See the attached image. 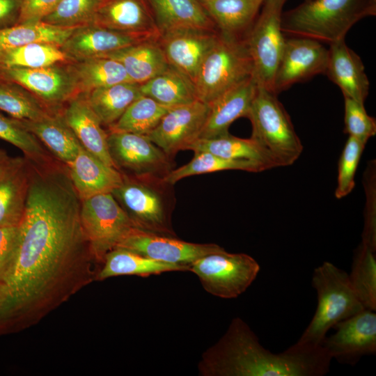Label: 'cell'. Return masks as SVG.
<instances>
[{"mask_svg":"<svg viewBox=\"0 0 376 376\" xmlns=\"http://www.w3.org/2000/svg\"><path fill=\"white\" fill-rule=\"evenodd\" d=\"M365 174L367 203L361 244L376 251L375 161L370 162Z\"/></svg>","mask_w":376,"mask_h":376,"instance_id":"cell-44","label":"cell"},{"mask_svg":"<svg viewBox=\"0 0 376 376\" xmlns=\"http://www.w3.org/2000/svg\"><path fill=\"white\" fill-rule=\"evenodd\" d=\"M30 168L25 157L0 180V227L19 226L26 210Z\"/></svg>","mask_w":376,"mask_h":376,"instance_id":"cell-28","label":"cell"},{"mask_svg":"<svg viewBox=\"0 0 376 376\" xmlns=\"http://www.w3.org/2000/svg\"><path fill=\"white\" fill-rule=\"evenodd\" d=\"M140 90L142 95L169 107L198 100L194 83L171 65L163 72L140 84Z\"/></svg>","mask_w":376,"mask_h":376,"instance_id":"cell-32","label":"cell"},{"mask_svg":"<svg viewBox=\"0 0 376 376\" xmlns=\"http://www.w3.org/2000/svg\"><path fill=\"white\" fill-rule=\"evenodd\" d=\"M70 70L75 78L78 90L87 93L119 83L132 82L122 64L107 57L79 61Z\"/></svg>","mask_w":376,"mask_h":376,"instance_id":"cell-34","label":"cell"},{"mask_svg":"<svg viewBox=\"0 0 376 376\" xmlns=\"http://www.w3.org/2000/svg\"><path fill=\"white\" fill-rule=\"evenodd\" d=\"M19 157H12L0 148V180L15 166Z\"/></svg>","mask_w":376,"mask_h":376,"instance_id":"cell-48","label":"cell"},{"mask_svg":"<svg viewBox=\"0 0 376 376\" xmlns=\"http://www.w3.org/2000/svg\"><path fill=\"white\" fill-rule=\"evenodd\" d=\"M21 0H0V29L17 23Z\"/></svg>","mask_w":376,"mask_h":376,"instance_id":"cell-47","label":"cell"},{"mask_svg":"<svg viewBox=\"0 0 376 376\" xmlns=\"http://www.w3.org/2000/svg\"><path fill=\"white\" fill-rule=\"evenodd\" d=\"M304 1H307V0H304Z\"/></svg>","mask_w":376,"mask_h":376,"instance_id":"cell-51","label":"cell"},{"mask_svg":"<svg viewBox=\"0 0 376 376\" xmlns=\"http://www.w3.org/2000/svg\"><path fill=\"white\" fill-rule=\"evenodd\" d=\"M23 123L58 161L67 165L77 157L81 144L63 114L51 113L39 120H23Z\"/></svg>","mask_w":376,"mask_h":376,"instance_id":"cell-29","label":"cell"},{"mask_svg":"<svg viewBox=\"0 0 376 376\" xmlns=\"http://www.w3.org/2000/svg\"><path fill=\"white\" fill-rule=\"evenodd\" d=\"M198 1H201V0H198Z\"/></svg>","mask_w":376,"mask_h":376,"instance_id":"cell-50","label":"cell"},{"mask_svg":"<svg viewBox=\"0 0 376 376\" xmlns=\"http://www.w3.org/2000/svg\"><path fill=\"white\" fill-rule=\"evenodd\" d=\"M148 39L157 38L120 32L90 24L77 27L61 46V49L69 58L81 61L102 56Z\"/></svg>","mask_w":376,"mask_h":376,"instance_id":"cell-19","label":"cell"},{"mask_svg":"<svg viewBox=\"0 0 376 376\" xmlns=\"http://www.w3.org/2000/svg\"><path fill=\"white\" fill-rule=\"evenodd\" d=\"M102 57L120 63L130 80L139 85L163 72L170 66L157 39L145 40Z\"/></svg>","mask_w":376,"mask_h":376,"instance_id":"cell-24","label":"cell"},{"mask_svg":"<svg viewBox=\"0 0 376 376\" xmlns=\"http://www.w3.org/2000/svg\"><path fill=\"white\" fill-rule=\"evenodd\" d=\"M225 170L263 171L258 164L251 162L226 159L208 152H194V156L189 162L171 170L162 180L171 185L187 177Z\"/></svg>","mask_w":376,"mask_h":376,"instance_id":"cell-37","label":"cell"},{"mask_svg":"<svg viewBox=\"0 0 376 376\" xmlns=\"http://www.w3.org/2000/svg\"><path fill=\"white\" fill-rule=\"evenodd\" d=\"M345 98V133L366 143L376 134V120L370 116L363 103Z\"/></svg>","mask_w":376,"mask_h":376,"instance_id":"cell-43","label":"cell"},{"mask_svg":"<svg viewBox=\"0 0 376 376\" xmlns=\"http://www.w3.org/2000/svg\"><path fill=\"white\" fill-rule=\"evenodd\" d=\"M0 110L22 120H37L51 113L36 96L8 81H0Z\"/></svg>","mask_w":376,"mask_h":376,"instance_id":"cell-39","label":"cell"},{"mask_svg":"<svg viewBox=\"0 0 376 376\" xmlns=\"http://www.w3.org/2000/svg\"><path fill=\"white\" fill-rule=\"evenodd\" d=\"M6 81V80H4V79L2 78L1 75V73H0V81Z\"/></svg>","mask_w":376,"mask_h":376,"instance_id":"cell-49","label":"cell"},{"mask_svg":"<svg viewBox=\"0 0 376 376\" xmlns=\"http://www.w3.org/2000/svg\"><path fill=\"white\" fill-rule=\"evenodd\" d=\"M61 0H21L16 24L40 22Z\"/></svg>","mask_w":376,"mask_h":376,"instance_id":"cell-46","label":"cell"},{"mask_svg":"<svg viewBox=\"0 0 376 376\" xmlns=\"http://www.w3.org/2000/svg\"><path fill=\"white\" fill-rule=\"evenodd\" d=\"M141 95L139 84L123 82L92 90L86 97L101 123L109 127Z\"/></svg>","mask_w":376,"mask_h":376,"instance_id":"cell-31","label":"cell"},{"mask_svg":"<svg viewBox=\"0 0 376 376\" xmlns=\"http://www.w3.org/2000/svg\"><path fill=\"white\" fill-rule=\"evenodd\" d=\"M108 146L114 166L120 171L163 178L171 170L169 157L146 135L110 132Z\"/></svg>","mask_w":376,"mask_h":376,"instance_id":"cell-11","label":"cell"},{"mask_svg":"<svg viewBox=\"0 0 376 376\" xmlns=\"http://www.w3.org/2000/svg\"><path fill=\"white\" fill-rule=\"evenodd\" d=\"M117 247L157 260L189 266L196 259L223 248L216 244L192 243L173 236L138 228H135Z\"/></svg>","mask_w":376,"mask_h":376,"instance_id":"cell-16","label":"cell"},{"mask_svg":"<svg viewBox=\"0 0 376 376\" xmlns=\"http://www.w3.org/2000/svg\"><path fill=\"white\" fill-rule=\"evenodd\" d=\"M376 14V0H307L282 13L284 35L331 45L359 20Z\"/></svg>","mask_w":376,"mask_h":376,"instance_id":"cell-3","label":"cell"},{"mask_svg":"<svg viewBox=\"0 0 376 376\" xmlns=\"http://www.w3.org/2000/svg\"><path fill=\"white\" fill-rule=\"evenodd\" d=\"M215 30L182 28L161 33L157 39L169 64L194 83L204 59L219 38Z\"/></svg>","mask_w":376,"mask_h":376,"instance_id":"cell-15","label":"cell"},{"mask_svg":"<svg viewBox=\"0 0 376 376\" xmlns=\"http://www.w3.org/2000/svg\"><path fill=\"white\" fill-rule=\"evenodd\" d=\"M286 1L265 0L261 11L244 38L253 63V78L258 87L272 92L285 40L281 25Z\"/></svg>","mask_w":376,"mask_h":376,"instance_id":"cell-7","label":"cell"},{"mask_svg":"<svg viewBox=\"0 0 376 376\" xmlns=\"http://www.w3.org/2000/svg\"><path fill=\"white\" fill-rule=\"evenodd\" d=\"M123 175V183L113 191L112 194L136 228L175 236L165 198L160 189L155 186V181L160 178Z\"/></svg>","mask_w":376,"mask_h":376,"instance_id":"cell-10","label":"cell"},{"mask_svg":"<svg viewBox=\"0 0 376 376\" xmlns=\"http://www.w3.org/2000/svg\"><path fill=\"white\" fill-rule=\"evenodd\" d=\"M276 95L258 87L246 117L252 125L251 137L271 155L277 166H286L299 157L303 146Z\"/></svg>","mask_w":376,"mask_h":376,"instance_id":"cell-5","label":"cell"},{"mask_svg":"<svg viewBox=\"0 0 376 376\" xmlns=\"http://www.w3.org/2000/svg\"><path fill=\"white\" fill-rule=\"evenodd\" d=\"M258 86L253 77L228 90L209 104V113L200 138H213L228 133L237 118L246 117Z\"/></svg>","mask_w":376,"mask_h":376,"instance_id":"cell-22","label":"cell"},{"mask_svg":"<svg viewBox=\"0 0 376 376\" xmlns=\"http://www.w3.org/2000/svg\"><path fill=\"white\" fill-rule=\"evenodd\" d=\"M363 309L334 326L336 332L321 346L331 359L354 365L363 356L376 353V313Z\"/></svg>","mask_w":376,"mask_h":376,"instance_id":"cell-13","label":"cell"},{"mask_svg":"<svg viewBox=\"0 0 376 376\" xmlns=\"http://www.w3.org/2000/svg\"><path fill=\"white\" fill-rule=\"evenodd\" d=\"M77 28L56 26L42 21L15 24L0 29V52L36 42L61 47Z\"/></svg>","mask_w":376,"mask_h":376,"instance_id":"cell-33","label":"cell"},{"mask_svg":"<svg viewBox=\"0 0 376 376\" xmlns=\"http://www.w3.org/2000/svg\"><path fill=\"white\" fill-rule=\"evenodd\" d=\"M350 283L365 308L376 311V257L375 251L361 244L356 250Z\"/></svg>","mask_w":376,"mask_h":376,"instance_id":"cell-38","label":"cell"},{"mask_svg":"<svg viewBox=\"0 0 376 376\" xmlns=\"http://www.w3.org/2000/svg\"><path fill=\"white\" fill-rule=\"evenodd\" d=\"M331 361L322 346H290L272 353L243 320L235 318L222 337L203 352L198 370L201 376H322L329 371Z\"/></svg>","mask_w":376,"mask_h":376,"instance_id":"cell-2","label":"cell"},{"mask_svg":"<svg viewBox=\"0 0 376 376\" xmlns=\"http://www.w3.org/2000/svg\"><path fill=\"white\" fill-rule=\"evenodd\" d=\"M366 143L349 136L338 162L337 187L335 196H347L355 185L356 171Z\"/></svg>","mask_w":376,"mask_h":376,"instance_id":"cell-42","label":"cell"},{"mask_svg":"<svg viewBox=\"0 0 376 376\" xmlns=\"http://www.w3.org/2000/svg\"><path fill=\"white\" fill-rule=\"evenodd\" d=\"M69 58L54 44L36 42L0 52V70L38 68L65 61Z\"/></svg>","mask_w":376,"mask_h":376,"instance_id":"cell-36","label":"cell"},{"mask_svg":"<svg viewBox=\"0 0 376 376\" xmlns=\"http://www.w3.org/2000/svg\"><path fill=\"white\" fill-rule=\"evenodd\" d=\"M327 59L328 49L322 43L305 38H285L273 92L277 95L295 84L325 74Z\"/></svg>","mask_w":376,"mask_h":376,"instance_id":"cell-14","label":"cell"},{"mask_svg":"<svg viewBox=\"0 0 376 376\" xmlns=\"http://www.w3.org/2000/svg\"><path fill=\"white\" fill-rule=\"evenodd\" d=\"M341 90L344 97L364 103L369 92V81L358 54L345 40L329 45L325 74Z\"/></svg>","mask_w":376,"mask_h":376,"instance_id":"cell-20","label":"cell"},{"mask_svg":"<svg viewBox=\"0 0 376 376\" xmlns=\"http://www.w3.org/2000/svg\"><path fill=\"white\" fill-rule=\"evenodd\" d=\"M210 106L200 100L171 108L158 125L146 135L169 157L200 138Z\"/></svg>","mask_w":376,"mask_h":376,"instance_id":"cell-12","label":"cell"},{"mask_svg":"<svg viewBox=\"0 0 376 376\" xmlns=\"http://www.w3.org/2000/svg\"><path fill=\"white\" fill-rule=\"evenodd\" d=\"M172 107L143 95L130 105L116 122L109 126L110 132L147 135Z\"/></svg>","mask_w":376,"mask_h":376,"instance_id":"cell-35","label":"cell"},{"mask_svg":"<svg viewBox=\"0 0 376 376\" xmlns=\"http://www.w3.org/2000/svg\"><path fill=\"white\" fill-rule=\"evenodd\" d=\"M260 265L251 256L227 252L224 248L203 256L189 265L208 293L223 299L236 298L251 285Z\"/></svg>","mask_w":376,"mask_h":376,"instance_id":"cell-9","label":"cell"},{"mask_svg":"<svg viewBox=\"0 0 376 376\" xmlns=\"http://www.w3.org/2000/svg\"><path fill=\"white\" fill-rule=\"evenodd\" d=\"M101 0H61L42 22L60 27L93 24Z\"/></svg>","mask_w":376,"mask_h":376,"instance_id":"cell-41","label":"cell"},{"mask_svg":"<svg viewBox=\"0 0 376 376\" xmlns=\"http://www.w3.org/2000/svg\"><path fill=\"white\" fill-rule=\"evenodd\" d=\"M103 263L96 275L98 280L123 275L149 276L169 272H185L189 267L157 260L120 247L108 252Z\"/></svg>","mask_w":376,"mask_h":376,"instance_id":"cell-30","label":"cell"},{"mask_svg":"<svg viewBox=\"0 0 376 376\" xmlns=\"http://www.w3.org/2000/svg\"><path fill=\"white\" fill-rule=\"evenodd\" d=\"M253 63L244 39L219 33L198 72L194 82L197 99L210 104L228 90L253 77Z\"/></svg>","mask_w":376,"mask_h":376,"instance_id":"cell-6","label":"cell"},{"mask_svg":"<svg viewBox=\"0 0 376 376\" xmlns=\"http://www.w3.org/2000/svg\"><path fill=\"white\" fill-rule=\"evenodd\" d=\"M29 162L18 247L0 281V326L37 318L64 301L91 279L95 260L81 223V200L67 166L58 160Z\"/></svg>","mask_w":376,"mask_h":376,"instance_id":"cell-1","label":"cell"},{"mask_svg":"<svg viewBox=\"0 0 376 376\" xmlns=\"http://www.w3.org/2000/svg\"><path fill=\"white\" fill-rule=\"evenodd\" d=\"M265 0L199 1L219 33L244 39Z\"/></svg>","mask_w":376,"mask_h":376,"instance_id":"cell-25","label":"cell"},{"mask_svg":"<svg viewBox=\"0 0 376 376\" xmlns=\"http://www.w3.org/2000/svg\"><path fill=\"white\" fill-rule=\"evenodd\" d=\"M19 226L0 227V281L10 269L19 242Z\"/></svg>","mask_w":376,"mask_h":376,"instance_id":"cell-45","label":"cell"},{"mask_svg":"<svg viewBox=\"0 0 376 376\" xmlns=\"http://www.w3.org/2000/svg\"><path fill=\"white\" fill-rule=\"evenodd\" d=\"M80 218L92 255L99 262L136 228L112 193L81 200Z\"/></svg>","mask_w":376,"mask_h":376,"instance_id":"cell-8","label":"cell"},{"mask_svg":"<svg viewBox=\"0 0 376 376\" xmlns=\"http://www.w3.org/2000/svg\"><path fill=\"white\" fill-rule=\"evenodd\" d=\"M0 139L19 148L24 157L33 163L42 164L55 160L22 120L0 114Z\"/></svg>","mask_w":376,"mask_h":376,"instance_id":"cell-40","label":"cell"},{"mask_svg":"<svg viewBox=\"0 0 376 376\" xmlns=\"http://www.w3.org/2000/svg\"><path fill=\"white\" fill-rule=\"evenodd\" d=\"M311 283L317 292V308L308 326L292 345L295 348L321 347L331 328L365 309L352 288L348 274L330 262H324L314 269Z\"/></svg>","mask_w":376,"mask_h":376,"instance_id":"cell-4","label":"cell"},{"mask_svg":"<svg viewBox=\"0 0 376 376\" xmlns=\"http://www.w3.org/2000/svg\"><path fill=\"white\" fill-rule=\"evenodd\" d=\"M159 33L182 28L215 30L198 0H146Z\"/></svg>","mask_w":376,"mask_h":376,"instance_id":"cell-26","label":"cell"},{"mask_svg":"<svg viewBox=\"0 0 376 376\" xmlns=\"http://www.w3.org/2000/svg\"><path fill=\"white\" fill-rule=\"evenodd\" d=\"M2 78L22 86L47 106L58 105L72 97L78 90L71 70L52 65L38 68L0 70Z\"/></svg>","mask_w":376,"mask_h":376,"instance_id":"cell-17","label":"cell"},{"mask_svg":"<svg viewBox=\"0 0 376 376\" xmlns=\"http://www.w3.org/2000/svg\"><path fill=\"white\" fill-rule=\"evenodd\" d=\"M66 166L81 200L112 193L123 181L120 171L106 164L82 146L75 159Z\"/></svg>","mask_w":376,"mask_h":376,"instance_id":"cell-21","label":"cell"},{"mask_svg":"<svg viewBox=\"0 0 376 376\" xmlns=\"http://www.w3.org/2000/svg\"><path fill=\"white\" fill-rule=\"evenodd\" d=\"M194 152H208L219 157L244 160L258 164L263 171L277 164L271 155L256 140L242 139L229 133L213 138H199L187 148Z\"/></svg>","mask_w":376,"mask_h":376,"instance_id":"cell-27","label":"cell"},{"mask_svg":"<svg viewBox=\"0 0 376 376\" xmlns=\"http://www.w3.org/2000/svg\"><path fill=\"white\" fill-rule=\"evenodd\" d=\"M63 116L86 150L106 164L116 168L109 151L108 134L102 129V124L86 97L72 98Z\"/></svg>","mask_w":376,"mask_h":376,"instance_id":"cell-23","label":"cell"},{"mask_svg":"<svg viewBox=\"0 0 376 376\" xmlns=\"http://www.w3.org/2000/svg\"><path fill=\"white\" fill-rule=\"evenodd\" d=\"M93 24L157 39L160 35L146 0H101Z\"/></svg>","mask_w":376,"mask_h":376,"instance_id":"cell-18","label":"cell"}]
</instances>
